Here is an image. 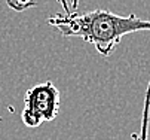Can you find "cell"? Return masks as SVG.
Here are the masks:
<instances>
[{
	"label": "cell",
	"instance_id": "obj_1",
	"mask_svg": "<svg viewBox=\"0 0 150 140\" xmlns=\"http://www.w3.org/2000/svg\"><path fill=\"white\" fill-rule=\"evenodd\" d=\"M46 21L64 37H80L86 43H92L103 57H109L123 36L150 31V19H143L134 14L122 16L105 9L85 14H55Z\"/></svg>",
	"mask_w": 150,
	"mask_h": 140
},
{
	"label": "cell",
	"instance_id": "obj_5",
	"mask_svg": "<svg viewBox=\"0 0 150 140\" xmlns=\"http://www.w3.org/2000/svg\"><path fill=\"white\" fill-rule=\"evenodd\" d=\"M57 2L61 3L64 14H71V9H76L79 6V0H57Z\"/></svg>",
	"mask_w": 150,
	"mask_h": 140
},
{
	"label": "cell",
	"instance_id": "obj_4",
	"mask_svg": "<svg viewBox=\"0 0 150 140\" xmlns=\"http://www.w3.org/2000/svg\"><path fill=\"white\" fill-rule=\"evenodd\" d=\"M39 0H6V5L15 12H24L30 8H34Z\"/></svg>",
	"mask_w": 150,
	"mask_h": 140
},
{
	"label": "cell",
	"instance_id": "obj_2",
	"mask_svg": "<svg viewBox=\"0 0 150 140\" xmlns=\"http://www.w3.org/2000/svg\"><path fill=\"white\" fill-rule=\"evenodd\" d=\"M58 110L59 91L51 81H46L27 91L21 119L27 127L36 128L46 121L55 119Z\"/></svg>",
	"mask_w": 150,
	"mask_h": 140
},
{
	"label": "cell",
	"instance_id": "obj_3",
	"mask_svg": "<svg viewBox=\"0 0 150 140\" xmlns=\"http://www.w3.org/2000/svg\"><path fill=\"white\" fill-rule=\"evenodd\" d=\"M149 125H150V79L146 88L144 95V106H143V116H141V128L138 134H132L134 140H149Z\"/></svg>",
	"mask_w": 150,
	"mask_h": 140
},
{
	"label": "cell",
	"instance_id": "obj_6",
	"mask_svg": "<svg viewBox=\"0 0 150 140\" xmlns=\"http://www.w3.org/2000/svg\"><path fill=\"white\" fill-rule=\"evenodd\" d=\"M0 122H2V116H0Z\"/></svg>",
	"mask_w": 150,
	"mask_h": 140
}]
</instances>
